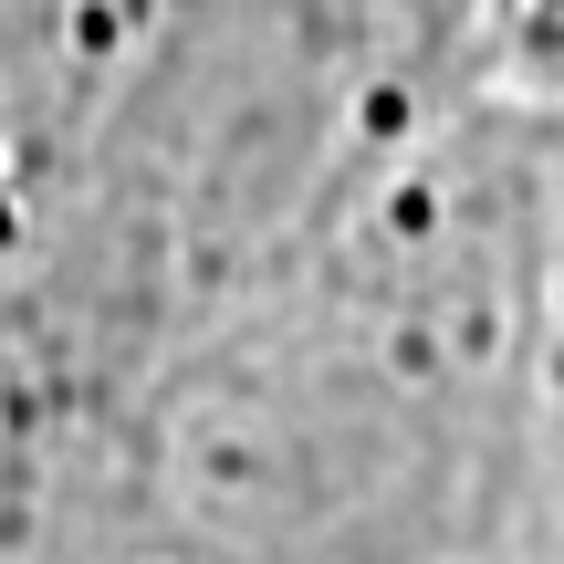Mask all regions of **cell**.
I'll list each match as a JSON object with an SVG mask.
<instances>
[{"label": "cell", "mask_w": 564, "mask_h": 564, "mask_svg": "<svg viewBox=\"0 0 564 564\" xmlns=\"http://www.w3.org/2000/svg\"><path fill=\"white\" fill-rule=\"evenodd\" d=\"M512 564H564V544H544V554H512Z\"/></svg>", "instance_id": "1"}, {"label": "cell", "mask_w": 564, "mask_h": 564, "mask_svg": "<svg viewBox=\"0 0 564 564\" xmlns=\"http://www.w3.org/2000/svg\"><path fill=\"white\" fill-rule=\"evenodd\" d=\"M554 408H564V356H554Z\"/></svg>", "instance_id": "2"}]
</instances>
